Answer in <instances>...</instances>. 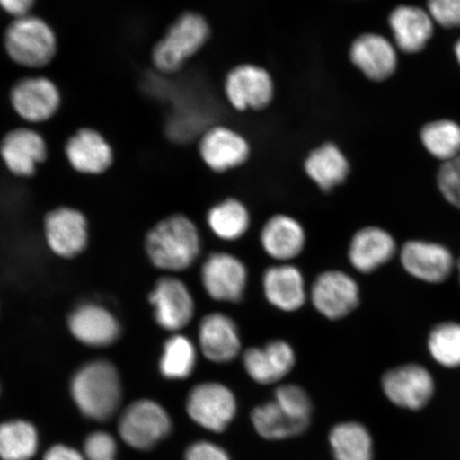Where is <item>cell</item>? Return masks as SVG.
<instances>
[{
  "label": "cell",
  "mask_w": 460,
  "mask_h": 460,
  "mask_svg": "<svg viewBox=\"0 0 460 460\" xmlns=\"http://www.w3.org/2000/svg\"><path fill=\"white\" fill-rule=\"evenodd\" d=\"M72 395L85 416L105 420L117 411L122 386L117 367L107 360L91 361L75 374Z\"/></svg>",
  "instance_id": "2"
},
{
  "label": "cell",
  "mask_w": 460,
  "mask_h": 460,
  "mask_svg": "<svg viewBox=\"0 0 460 460\" xmlns=\"http://www.w3.org/2000/svg\"><path fill=\"white\" fill-rule=\"evenodd\" d=\"M252 421L257 433L269 440L300 435L309 423V420L290 416L275 401L256 407L252 412Z\"/></svg>",
  "instance_id": "28"
},
{
  "label": "cell",
  "mask_w": 460,
  "mask_h": 460,
  "mask_svg": "<svg viewBox=\"0 0 460 460\" xmlns=\"http://www.w3.org/2000/svg\"><path fill=\"white\" fill-rule=\"evenodd\" d=\"M349 171L348 158L333 143L322 144L305 160V172L325 192L332 191L347 181Z\"/></svg>",
  "instance_id": "26"
},
{
  "label": "cell",
  "mask_w": 460,
  "mask_h": 460,
  "mask_svg": "<svg viewBox=\"0 0 460 460\" xmlns=\"http://www.w3.org/2000/svg\"><path fill=\"white\" fill-rule=\"evenodd\" d=\"M197 362V345L191 339L176 332L164 345L159 369L165 378L185 379L191 376Z\"/></svg>",
  "instance_id": "29"
},
{
  "label": "cell",
  "mask_w": 460,
  "mask_h": 460,
  "mask_svg": "<svg viewBox=\"0 0 460 460\" xmlns=\"http://www.w3.org/2000/svg\"><path fill=\"white\" fill-rule=\"evenodd\" d=\"M226 95L230 105L239 111L266 108L274 96L271 75L252 65L234 67L226 80Z\"/></svg>",
  "instance_id": "13"
},
{
  "label": "cell",
  "mask_w": 460,
  "mask_h": 460,
  "mask_svg": "<svg viewBox=\"0 0 460 460\" xmlns=\"http://www.w3.org/2000/svg\"><path fill=\"white\" fill-rule=\"evenodd\" d=\"M210 37V27L204 16L195 13L181 15L164 37L155 45L152 60L164 74H174L204 48Z\"/></svg>",
  "instance_id": "3"
},
{
  "label": "cell",
  "mask_w": 460,
  "mask_h": 460,
  "mask_svg": "<svg viewBox=\"0 0 460 460\" xmlns=\"http://www.w3.org/2000/svg\"><path fill=\"white\" fill-rule=\"evenodd\" d=\"M306 240V232L300 221L288 215L270 217L261 232L263 252L279 263H288L300 256Z\"/></svg>",
  "instance_id": "23"
},
{
  "label": "cell",
  "mask_w": 460,
  "mask_h": 460,
  "mask_svg": "<svg viewBox=\"0 0 460 460\" xmlns=\"http://www.w3.org/2000/svg\"><path fill=\"white\" fill-rule=\"evenodd\" d=\"M243 367L252 381L261 385L279 383L296 366L295 349L285 341H272L262 347L250 348L243 356Z\"/></svg>",
  "instance_id": "18"
},
{
  "label": "cell",
  "mask_w": 460,
  "mask_h": 460,
  "mask_svg": "<svg viewBox=\"0 0 460 460\" xmlns=\"http://www.w3.org/2000/svg\"><path fill=\"white\" fill-rule=\"evenodd\" d=\"M4 44L11 60L31 68L48 66L58 49L53 28L31 14L17 17L11 22L4 32Z\"/></svg>",
  "instance_id": "4"
},
{
  "label": "cell",
  "mask_w": 460,
  "mask_h": 460,
  "mask_svg": "<svg viewBox=\"0 0 460 460\" xmlns=\"http://www.w3.org/2000/svg\"><path fill=\"white\" fill-rule=\"evenodd\" d=\"M149 303L156 323L164 331L180 332L194 318L195 302L189 287L174 276H164L155 284Z\"/></svg>",
  "instance_id": "7"
},
{
  "label": "cell",
  "mask_w": 460,
  "mask_h": 460,
  "mask_svg": "<svg viewBox=\"0 0 460 460\" xmlns=\"http://www.w3.org/2000/svg\"><path fill=\"white\" fill-rule=\"evenodd\" d=\"M382 386L390 402L411 411L427 406L435 390L430 373L418 365H405L389 370L384 374Z\"/></svg>",
  "instance_id": "11"
},
{
  "label": "cell",
  "mask_w": 460,
  "mask_h": 460,
  "mask_svg": "<svg viewBox=\"0 0 460 460\" xmlns=\"http://www.w3.org/2000/svg\"><path fill=\"white\" fill-rule=\"evenodd\" d=\"M170 429V417L164 408L149 400L131 404L119 422V433L126 444L140 450L156 445Z\"/></svg>",
  "instance_id": "9"
},
{
  "label": "cell",
  "mask_w": 460,
  "mask_h": 460,
  "mask_svg": "<svg viewBox=\"0 0 460 460\" xmlns=\"http://www.w3.org/2000/svg\"><path fill=\"white\" fill-rule=\"evenodd\" d=\"M44 460H84L77 451L66 446H56L46 453Z\"/></svg>",
  "instance_id": "40"
},
{
  "label": "cell",
  "mask_w": 460,
  "mask_h": 460,
  "mask_svg": "<svg viewBox=\"0 0 460 460\" xmlns=\"http://www.w3.org/2000/svg\"><path fill=\"white\" fill-rule=\"evenodd\" d=\"M206 220L216 237L229 243L243 238L251 226L250 211L237 199H227L211 207Z\"/></svg>",
  "instance_id": "27"
},
{
  "label": "cell",
  "mask_w": 460,
  "mask_h": 460,
  "mask_svg": "<svg viewBox=\"0 0 460 460\" xmlns=\"http://www.w3.org/2000/svg\"><path fill=\"white\" fill-rule=\"evenodd\" d=\"M330 441L337 460H372V439L361 424L337 425L332 430Z\"/></svg>",
  "instance_id": "31"
},
{
  "label": "cell",
  "mask_w": 460,
  "mask_h": 460,
  "mask_svg": "<svg viewBox=\"0 0 460 460\" xmlns=\"http://www.w3.org/2000/svg\"><path fill=\"white\" fill-rule=\"evenodd\" d=\"M262 290L271 306L284 313L297 312L309 298L301 270L290 262L268 268L262 276Z\"/></svg>",
  "instance_id": "16"
},
{
  "label": "cell",
  "mask_w": 460,
  "mask_h": 460,
  "mask_svg": "<svg viewBox=\"0 0 460 460\" xmlns=\"http://www.w3.org/2000/svg\"><path fill=\"white\" fill-rule=\"evenodd\" d=\"M186 460H230L222 447L210 442H197L188 448Z\"/></svg>",
  "instance_id": "38"
},
{
  "label": "cell",
  "mask_w": 460,
  "mask_h": 460,
  "mask_svg": "<svg viewBox=\"0 0 460 460\" xmlns=\"http://www.w3.org/2000/svg\"><path fill=\"white\" fill-rule=\"evenodd\" d=\"M427 11L435 24L446 29L460 28V0H428Z\"/></svg>",
  "instance_id": "36"
},
{
  "label": "cell",
  "mask_w": 460,
  "mask_h": 460,
  "mask_svg": "<svg viewBox=\"0 0 460 460\" xmlns=\"http://www.w3.org/2000/svg\"><path fill=\"white\" fill-rule=\"evenodd\" d=\"M68 330L77 341L91 348H105L118 341L120 325L115 316L101 305L84 303L73 310Z\"/></svg>",
  "instance_id": "15"
},
{
  "label": "cell",
  "mask_w": 460,
  "mask_h": 460,
  "mask_svg": "<svg viewBox=\"0 0 460 460\" xmlns=\"http://www.w3.org/2000/svg\"><path fill=\"white\" fill-rule=\"evenodd\" d=\"M458 271H459V279H460V261H458Z\"/></svg>",
  "instance_id": "42"
},
{
  "label": "cell",
  "mask_w": 460,
  "mask_h": 460,
  "mask_svg": "<svg viewBox=\"0 0 460 460\" xmlns=\"http://www.w3.org/2000/svg\"><path fill=\"white\" fill-rule=\"evenodd\" d=\"M146 251L153 266L163 271H185L200 255L199 228L183 215L165 217L147 233Z\"/></svg>",
  "instance_id": "1"
},
{
  "label": "cell",
  "mask_w": 460,
  "mask_h": 460,
  "mask_svg": "<svg viewBox=\"0 0 460 460\" xmlns=\"http://www.w3.org/2000/svg\"><path fill=\"white\" fill-rule=\"evenodd\" d=\"M401 261L407 273L430 284L444 283L454 267L450 251L423 241H410L402 246Z\"/></svg>",
  "instance_id": "21"
},
{
  "label": "cell",
  "mask_w": 460,
  "mask_h": 460,
  "mask_svg": "<svg viewBox=\"0 0 460 460\" xmlns=\"http://www.w3.org/2000/svg\"><path fill=\"white\" fill-rule=\"evenodd\" d=\"M200 281L211 300L239 303L243 300L249 271L240 258L229 252H212L201 266Z\"/></svg>",
  "instance_id": "6"
},
{
  "label": "cell",
  "mask_w": 460,
  "mask_h": 460,
  "mask_svg": "<svg viewBox=\"0 0 460 460\" xmlns=\"http://www.w3.org/2000/svg\"><path fill=\"white\" fill-rule=\"evenodd\" d=\"M420 140L431 156L447 163L460 155V125L447 119L433 120L423 126Z\"/></svg>",
  "instance_id": "30"
},
{
  "label": "cell",
  "mask_w": 460,
  "mask_h": 460,
  "mask_svg": "<svg viewBox=\"0 0 460 460\" xmlns=\"http://www.w3.org/2000/svg\"><path fill=\"white\" fill-rule=\"evenodd\" d=\"M84 452L90 460H115L117 445L111 435L94 433L86 439Z\"/></svg>",
  "instance_id": "37"
},
{
  "label": "cell",
  "mask_w": 460,
  "mask_h": 460,
  "mask_svg": "<svg viewBox=\"0 0 460 460\" xmlns=\"http://www.w3.org/2000/svg\"><path fill=\"white\" fill-rule=\"evenodd\" d=\"M275 402L290 416L309 420L310 412H312V402H310L306 391L297 385H283L276 389Z\"/></svg>",
  "instance_id": "34"
},
{
  "label": "cell",
  "mask_w": 460,
  "mask_h": 460,
  "mask_svg": "<svg viewBox=\"0 0 460 460\" xmlns=\"http://www.w3.org/2000/svg\"><path fill=\"white\" fill-rule=\"evenodd\" d=\"M201 159L209 169L223 172L243 165L250 156V146L237 131L216 126L201 137Z\"/></svg>",
  "instance_id": "20"
},
{
  "label": "cell",
  "mask_w": 460,
  "mask_h": 460,
  "mask_svg": "<svg viewBox=\"0 0 460 460\" xmlns=\"http://www.w3.org/2000/svg\"><path fill=\"white\" fill-rule=\"evenodd\" d=\"M437 183L448 203L460 209V155L457 158L441 164Z\"/></svg>",
  "instance_id": "35"
},
{
  "label": "cell",
  "mask_w": 460,
  "mask_h": 460,
  "mask_svg": "<svg viewBox=\"0 0 460 460\" xmlns=\"http://www.w3.org/2000/svg\"><path fill=\"white\" fill-rule=\"evenodd\" d=\"M66 155L72 168L85 175H100L113 164L111 144L101 132L83 128L75 132L66 146Z\"/></svg>",
  "instance_id": "24"
},
{
  "label": "cell",
  "mask_w": 460,
  "mask_h": 460,
  "mask_svg": "<svg viewBox=\"0 0 460 460\" xmlns=\"http://www.w3.org/2000/svg\"><path fill=\"white\" fill-rule=\"evenodd\" d=\"M36 2L37 0H0V8L17 19L31 14Z\"/></svg>",
  "instance_id": "39"
},
{
  "label": "cell",
  "mask_w": 460,
  "mask_h": 460,
  "mask_svg": "<svg viewBox=\"0 0 460 460\" xmlns=\"http://www.w3.org/2000/svg\"><path fill=\"white\" fill-rule=\"evenodd\" d=\"M388 21L395 48L402 53H421L434 36V21L427 10L416 5H399Z\"/></svg>",
  "instance_id": "22"
},
{
  "label": "cell",
  "mask_w": 460,
  "mask_h": 460,
  "mask_svg": "<svg viewBox=\"0 0 460 460\" xmlns=\"http://www.w3.org/2000/svg\"><path fill=\"white\" fill-rule=\"evenodd\" d=\"M11 105L29 123H43L59 111L61 94L46 77H28L17 82L10 94Z\"/></svg>",
  "instance_id": "12"
},
{
  "label": "cell",
  "mask_w": 460,
  "mask_h": 460,
  "mask_svg": "<svg viewBox=\"0 0 460 460\" xmlns=\"http://www.w3.org/2000/svg\"><path fill=\"white\" fill-rule=\"evenodd\" d=\"M429 349L441 366H460V324L448 322L437 325L429 338Z\"/></svg>",
  "instance_id": "33"
},
{
  "label": "cell",
  "mask_w": 460,
  "mask_h": 460,
  "mask_svg": "<svg viewBox=\"0 0 460 460\" xmlns=\"http://www.w3.org/2000/svg\"><path fill=\"white\" fill-rule=\"evenodd\" d=\"M187 411L200 427L220 433L234 418L237 402L226 385L201 383L190 391Z\"/></svg>",
  "instance_id": "8"
},
{
  "label": "cell",
  "mask_w": 460,
  "mask_h": 460,
  "mask_svg": "<svg viewBox=\"0 0 460 460\" xmlns=\"http://www.w3.org/2000/svg\"><path fill=\"white\" fill-rule=\"evenodd\" d=\"M49 149L44 137L31 128L8 132L0 143V156L13 175L31 177L45 163Z\"/></svg>",
  "instance_id": "17"
},
{
  "label": "cell",
  "mask_w": 460,
  "mask_h": 460,
  "mask_svg": "<svg viewBox=\"0 0 460 460\" xmlns=\"http://www.w3.org/2000/svg\"><path fill=\"white\" fill-rule=\"evenodd\" d=\"M309 300L324 318L341 320L359 306L360 289L353 276L329 270L316 276L309 289Z\"/></svg>",
  "instance_id": "5"
},
{
  "label": "cell",
  "mask_w": 460,
  "mask_h": 460,
  "mask_svg": "<svg viewBox=\"0 0 460 460\" xmlns=\"http://www.w3.org/2000/svg\"><path fill=\"white\" fill-rule=\"evenodd\" d=\"M38 435L24 421L0 425V457L4 460H29L37 452Z\"/></svg>",
  "instance_id": "32"
},
{
  "label": "cell",
  "mask_w": 460,
  "mask_h": 460,
  "mask_svg": "<svg viewBox=\"0 0 460 460\" xmlns=\"http://www.w3.org/2000/svg\"><path fill=\"white\" fill-rule=\"evenodd\" d=\"M454 55H456V61L458 62V65L460 66V39L456 43V46H454Z\"/></svg>",
  "instance_id": "41"
},
{
  "label": "cell",
  "mask_w": 460,
  "mask_h": 460,
  "mask_svg": "<svg viewBox=\"0 0 460 460\" xmlns=\"http://www.w3.org/2000/svg\"><path fill=\"white\" fill-rule=\"evenodd\" d=\"M44 234L46 243L55 255L75 258L88 246V220L82 211L71 207H59L45 217Z\"/></svg>",
  "instance_id": "10"
},
{
  "label": "cell",
  "mask_w": 460,
  "mask_h": 460,
  "mask_svg": "<svg viewBox=\"0 0 460 460\" xmlns=\"http://www.w3.org/2000/svg\"><path fill=\"white\" fill-rule=\"evenodd\" d=\"M353 65L372 82L382 83L393 77L398 67L395 45L377 33H364L349 49Z\"/></svg>",
  "instance_id": "19"
},
{
  "label": "cell",
  "mask_w": 460,
  "mask_h": 460,
  "mask_svg": "<svg viewBox=\"0 0 460 460\" xmlns=\"http://www.w3.org/2000/svg\"><path fill=\"white\" fill-rule=\"evenodd\" d=\"M200 353L215 364H227L238 358L243 342L237 323L223 313H211L199 325Z\"/></svg>",
  "instance_id": "14"
},
{
  "label": "cell",
  "mask_w": 460,
  "mask_h": 460,
  "mask_svg": "<svg viewBox=\"0 0 460 460\" xmlns=\"http://www.w3.org/2000/svg\"><path fill=\"white\" fill-rule=\"evenodd\" d=\"M396 252L395 240L386 230L367 226L353 235L349 245V261L362 274H370L385 266Z\"/></svg>",
  "instance_id": "25"
}]
</instances>
